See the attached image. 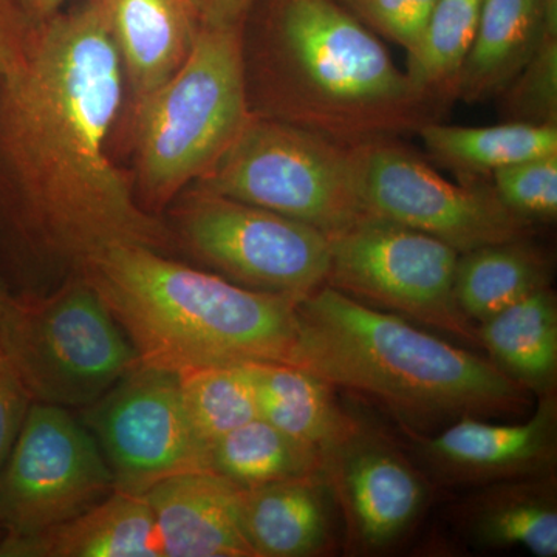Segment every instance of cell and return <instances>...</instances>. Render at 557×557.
Returning a JSON list of instances; mask_svg holds the SVG:
<instances>
[{
  "label": "cell",
  "instance_id": "obj_14",
  "mask_svg": "<svg viewBox=\"0 0 557 557\" xmlns=\"http://www.w3.org/2000/svg\"><path fill=\"white\" fill-rule=\"evenodd\" d=\"M537 398L536 410L523 423L460 418L434 437L421 440V456L450 485H493L552 475L557 456L556 392Z\"/></svg>",
  "mask_w": 557,
  "mask_h": 557
},
{
  "label": "cell",
  "instance_id": "obj_25",
  "mask_svg": "<svg viewBox=\"0 0 557 557\" xmlns=\"http://www.w3.org/2000/svg\"><path fill=\"white\" fill-rule=\"evenodd\" d=\"M208 468L245 490L322 472V449L256 418L209 446Z\"/></svg>",
  "mask_w": 557,
  "mask_h": 557
},
{
  "label": "cell",
  "instance_id": "obj_20",
  "mask_svg": "<svg viewBox=\"0 0 557 557\" xmlns=\"http://www.w3.org/2000/svg\"><path fill=\"white\" fill-rule=\"evenodd\" d=\"M469 509L468 530L480 548H523L536 557L557 556L555 475L486 485Z\"/></svg>",
  "mask_w": 557,
  "mask_h": 557
},
{
  "label": "cell",
  "instance_id": "obj_24",
  "mask_svg": "<svg viewBox=\"0 0 557 557\" xmlns=\"http://www.w3.org/2000/svg\"><path fill=\"white\" fill-rule=\"evenodd\" d=\"M417 132L432 159L468 180L557 153V126L505 121L497 126L465 127L431 121Z\"/></svg>",
  "mask_w": 557,
  "mask_h": 557
},
{
  "label": "cell",
  "instance_id": "obj_13",
  "mask_svg": "<svg viewBox=\"0 0 557 557\" xmlns=\"http://www.w3.org/2000/svg\"><path fill=\"white\" fill-rule=\"evenodd\" d=\"M322 474L343 511L355 552L391 547L426 508V479L391 440L355 417L322 449Z\"/></svg>",
  "mask_w": 557,
  "mask_h": 557
},
{
  "label": "cell",
  "instance_id": "obj_12",
  "mask_svg": "<svg viewBox=\"0 0 557 557\" xmlns=\"http://www.w3.org/2000/svg\"><path fill=\"white\" fill-rule=\"evenodd\" d=\"M81 412L116 491L143 496L174 475L209 471L208 448L190 423L177 373L138 366Z\"/></svg>",
  "mask_w": 557,
  "mask_h": 557
},
{
  "label": "cell",
  "instance_id": "obj_11",
  "mask_svg": "<svg viewBox=\"0 0 557 557\" xmlns=\"http://www.w3.org/2000/svg\"><path fill=\"white\" fill-rule=\"evenodd\" d=\"M113 491L112 471L86 424L72 410L32 403L0 468V539L60 525Z\"/></svg>",
  "mask_w": 557,
  "mask_h": 557
},
{
  "label": "cell",
  "instance_id": "obj_18",
  "mask_svg": "<svg viewBox=\"0 0 557 557\" xmlns=\"http://www.w3.org/2000/svg\"><path fill=\"white\" fill-rule=\"evenodd\" d=\"M0 557H163L145 496L113 491L60 525L0 539Z\"/></svg>",
  "mask_w": 557,
  "mask_h": 557
},
{
  "label": "cell",
  "instance_id": "obj_29",
  "mask_svg": "<svg viewBox=\"0 0 557 557\" xmlns=\"http://www.w3.org/2000/svg\"><path fill=\"white\" fill-rule=\"evenodd\" d=\"M497 199L528 225L557 218V153L520 161L493 174Z\"/></svg>",
  "mask_w": 557,
  "mask_h": 557
},
{
  "label": "cell",
  "instance_id": "obj_28",
  "mask_svg": "<svg viewBox=\"0 0 557 557\" xmlns=\"http://www.w3.org/2000/svg\"><path fill=\"white\" fill-rule=\"evenodd\" d=\"M498 97L505 121L557 126V36L542 38L533 57Z\"/></svg>",
  "mask_w": 557,
  "mask_h": 557
},
{
  "label": "cell",
  "instance_id": "obj_7",
  "mask_svg": "<svg viewBox=\"0 0 557 557\" xmlns=\"http://www.w3.org/2000/svg\"><path fill=\"white\" fill-rule=\"evenodd\" d=\"M189 188L269 209L327 237L366 218L350 146L252 113L218 163Z\"/></svg>",
  "mask_w": 557,
  "mask_h": 557
},
{
  "label": "cell",
  "instance_id": "obj_26",
  "mask_svg": "<svg viewBox=\"0 0 557 557\" xmlns=\"http://www.w3.org/2000/svg\"><path fill=\"white\" fill-rule=\"evenodd\" d=\"M480 5L482 0H437L416 47L408 51L406 76L434 104L456 98L458 75L478 32Z\"/></svg>",
  "mask_w": 557,
  "mask_h": 557
},
{
  "label": "cell",
  "instance_id": "obj_30",
  "mask_svg": "<svg viewBox=\"0 0 557 557\" xmlns=\"http://www.w3.org/2000/svg\"><path fill=\"white\" fill-rule=\"evenodd\" d=\"M372 32L412 50L437 0H338Z\"/></svg>",
  "mask_w": 557,
  "mask_h": 557
},
{
  "label": "cell",
  "instance_id": "obj_4",
  "mask_svg": "<svg viewBox=\"0 0 557 557\" xmlns=\"http://www.w3.org/2000/svg\"><path fill=\"white\" fill-rule=\"evenodd\" d=\"M81 274L112 311L143 368L178 375L292 359L300 299L242 287L145 245H113Z\"/></svg>",
  "mask_w": 557,
  "mask_h": 557
},
{
  "label": "cell",
  "instance_id": "obj_27",
  "mask_svg": "<svg viewBox=\"0 0 557 557\" xmlns=\"http://www.w3.org/2000/svg\"><path fill=\"white\" fill-rule=\"evenodd\" d=\"M183 403L203 445L259 418L255 384L247 364L214 366L178 373Z\"/></svg>",
  "mask_w": 557,
  "mask_h": 557
},
{
  "label": "cell",
  "instance_id": "obj_31",
  "mask_svg": "<svg viewBox=\"0 0 557 557\" xmlns=\"http://www.w3.org/2000/svg\"><path fill=\"white\" fill-rule=\"evenodd\" d=\"M30 406V397L0 355V468L16 443Z\"/></svg>",
  "mask_w": 557,
  "mask_h": 557
},
{
  "label": "cell",
  "instance_id": "obj_17",
  "mask_svg": "<svg viewBox=\"0 0 557 557\" xmlns=\"http://www.w3.org/2000/svg\"><path fill=\"white\" fill-rule=\"evenodd\" d=\"M135 101L170 79L201 27L194 0H100Z\"/></svg>",
  "mask_w": 557,
  "mask_h": 557
},
{
  "label": "cell",
  "instance_id": "obj_10",
  "mask_svg": "<svg viewBox=\"0 0 557 557\" xmlns=\"http://www.w3.org/2000/svg\"><path fill=\"white\" fill-rule=\"evenodd\" d=\"M329 247L325 284L330 287L461 338H478V329L460 313L454 298L460 252L445 242L366 215L329 236Z\"/></svg>",
  "mask_w": 557,
  "mask_h": 557
},
{
  "label": "cell",
  "instance_id": "obj_9",
  "mask_svg": "<svg viewBox=\"0 0 557 557\" xmlns=\"http://www.w3.org/2000/svg\"><path fill=\"white\" fill-rule=\"evenodd\" d=\"M364 214L421 231L467 252L527 239L528 223L508 211L493 186L453 183L395 138L350 146Z\"/></svg>",
  "mask_w": 557,
  "mask_h": 557
},
{
  "label": "cell",
  "instance_id": "obj_22",
  "mask_svg": "<svg viewBox=\"0 0 557 557\" xmlns=\"http://www.w3.org/2000/svg\"><path fill=\"white\" fill-rule=\"evenodd\" d=\"M259 418L289 437L324 449L346 431L333 386L309 370L287 362H249Z\"/></svg>",
  "mask_w": 557,
  "mask_h": 557
},
{
  "label": "cell",
  "instance_id": "obj_1",
  "mask_svg": "<svg viewBox=\"0 0 557 557\" xmlns=\"http://www.w3.org/2000/svg\"><path fill=\"white\" fill-rule=\"evenodd\" d=\"M124 86L100 0L33 21L0 76V233L50 289L113 245L174 248L109 156Z\"/></svg>",
  "mask_w": 557,
  "mask_h": 557
},
{
  "label": "cell",
  "instance_id": "obj_2",
  "mask_svg": "<svg viewBox=\"0 0 557 557\" xmlns=\"http://www.w3.org/2000/svg\"><path fill=\"white\" fill-rule=\"evenodd\" d=\"M244 33V28H242ZM249 112L341 145L397 138L437 121L370 28L338 0H271L244 35Z\"/></svg>",
  "mask_w": 557,
  "mask_h": 557
},
{
  "label": "cell",
  "instance_id": "obj_15",
  "mask_svg": "<svg viewBox=\"0 0 557 557\" xmlns=\"http://www.w3.org/2000/svg\"><path fill=\"white\" fill-rule=\"evenodd\" d=\"M163 557H255L242 531L239 487L212 471L174 475L143 494Z\"/></svg>",
  "mask_w": 557,
  "mask_h": 557
},
{
  "label": "cell",
  "instance_id": "obj_16",
  "mask_svg": "<svg viewBox=\"0 0 557 557\" xmlns=\"http://www.w3.org/2000/svg\"><path fill=\"white\" fill-rule=\"evenodd\" d=\"M335 494L322 472L239 487L242 531L255 557H310L335 542Z\"/></svg>",
  "mask_w": 557,
  "mask_h": 557
},
{
  "label": "cell",
  "instance_id": "obj_5",
  "mask_svg": "<svg viewBox=\"0 0 557 557\" xmlns=\"http://www.w3.org/2000/svg\"><path fill=\"white\" fill-rule=\"evenodd\" d=\"M244 25H201L177 72L135 101V194L160 218L233 145L249 115Z\"/></svg>",
  "mask_w": 557,
  "mask_h": 557
},
{
  "label": "cell",
  "instance_id": "obj_21",
  "mask_svg": "<svg viewBox=\"0 0 557 557\" xmlns=\"http://www.w3.org/2000/svg\"><path fill=\"white\" fill-rule=\"evenodd\" d=\"M478 338L505 375L537 397L556 392L557 300L537 289L480 324Z\"/></svg>",
  "mask_w": 557,
  "mask_h": 557
},
{
  "label": "cell",
  "instance_id": "obj_19",
  "mask_svg": "<svg viewBox=\"0 0 557 557\" xmlns=\"http://www.w3.org/2000/svg\"><path fill=\"white\" fill-rule=\"evenodd\" d=\"M547 33L539 0H482L478 32L460 75L456 98L498 97L516 78Z\"/></svg>",
  "mask_w": 557,
  "mask_h": 557
},
{
  "label": "cell",
  "instance_id": "obj_3",
  "mask_svg": "<svg viewBox=\"0 0 557 557\" xmlns=\"http://www.w3.org/2000/svg\"><path fill=\"white\" fill-rule=\"evenodd\" d=\"M288 364L347 388L421 431L520 413L530 392L493 361L324 284L296 307Z\"/></svg>",
  "mask_w": 557,
  "mask_h": 557
},
{
  "label": "cell",
  "instance_id": "obj_34",
  "mask_svg": "<svg viewBox=\"0 0 557 557\" xmlns=\"http://www.w3.org/2000/svg\"><path fill=\"white\" fill-rule=\"evenodd\" d=\"M67 0H20L22 9L32 21H42L62 10Z\"/></svg>",
  "mask_w": 557,
  "mask_h": 557
},
{
  "label": "cell",
  "instance_id": "obj_6",
  "mask_svg": "<svg viewBox=\"0 0 557 557\" xmlns=\"http://www.w3.org/2000/svg\"><path fill=\"white\" fill-rule=\"evenodd\" d=\"M0 354L32 403L84 410L139 366L137 351L83 274L50 292L10 295Z\"/></svg>",
  "mask_w": 557,
  "mask_h": 557
},
{
  "label": "cell",
  "instance_id": "obj_23",
  "mask_svg": "<svg viewBox=\"0 0 557 557\" xmlns=\"http://www.w3.org/2000/svg\"><path fill=\"white\" fill-rule=\"evenodd\" d=\"M548 260L525 239L461 252L454 276V298L468 321L482 324L498 311L549 287Z\"/></svg>",
  "mask_w": 557,
  "mask_h": 557
},
{
  "label": "cell",
  "instance_id": "obj_37",
  "mask_svg": "<svg viewBox=\"0 0 557 557\" xmlns=\"http://www.w3.org/2000/svg\"><path fill=\"white\" fill-rule=\"evenodd\" d=\"M2 534H3L2 525H0V537H2Z\"/></svg>",
  "mask_w": 557,
  "mask_h": 557
},
{
  "label": "cell",
  "instance_id": "obj_8",
  "mask_svg": "<svg viewBox=\"0 0 557 557\" xmlns=\"http://www.w3.org/2000/svg\"><path fill=\"white\" fill-rule=\"evenodd\" d=\"M172 240L242 287L302 299L327 282L329 237L276 212L188 188L174 200Z\"/></svg>",
  "mask_w": 557,
  "mask_h": 557
},
{
  "label": "cell",
  "instance_id": "obj_32",
  "mask_svg": "<svg viewBox=\"0 0 557 557\" xmlns=\"http://www.w3.org/2000/svg\"><path fill=\"white\" fill-rule=\"evenodd\" d=\"M32 25L20 0H0V76L9 73L20 60Z\"/></svg>",
  "mask_w": 557,
  "mask_h": 557
},
{
  "label": "cell",
  "instance_id": "obj_36",
  "mask_svg": "<svg viewBox=\"0 0 557 557\" xmlns=\"http://www.w3.org/2000/svg\"><path fill=\"white\" fill-rule=\"evenodd\" d=\"M10 293L0 284V317H2L3 307H5L7 299H9ZM2 355V354H0Z\"/></svg>",
  "mask_w": 557,
  "mask_h": 557
},
{
  "label": "cell",
  "instance_id": "obj_33",
  "mask_svg": "<svg viewBox=\"0 0 557 557\" xmlns=\"http://www.w3.org/2000/svg\"><path fill=\"white\" fill-rule=\"evenodd\" d=\"M201 25L237 27L247 21L256 0H194Z\"/></svg>",
  "mask_w": 557,
  "mask_h": 557
},
{
  "label": "cell",
  "instance_id": "obj_35",
  "mask_svg": "<svg viewBox=\"0 0 557 557\" xmlns=\"http://www.w3.org/2000/svg\"><path fill=\"white\" fill-rule=\"evenodd\" d=\"M547 33L557 36V0H539Z\"/></svg>",
  "mask_w": 557,
  "mask_h": 557
}]
</instances>
